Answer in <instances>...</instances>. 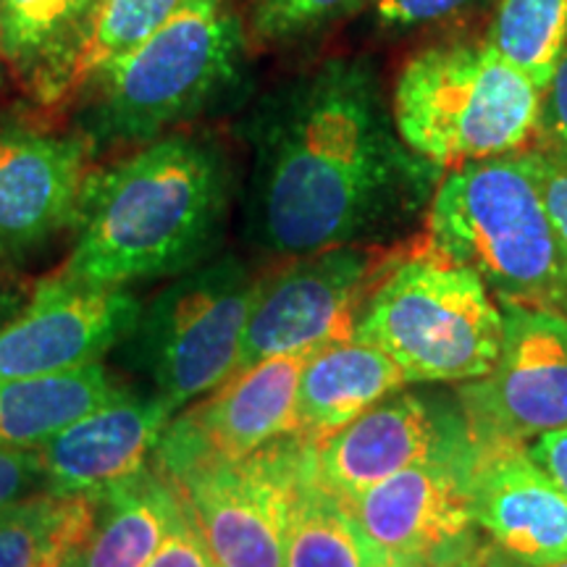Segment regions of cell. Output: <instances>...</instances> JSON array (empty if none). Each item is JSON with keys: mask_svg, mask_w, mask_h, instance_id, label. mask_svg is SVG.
Instances as JSON below:
<instances>
[{"mask_svg": "<svg viewBox=\"0 0 567 567\" xmlns=\"http://www.w3.org/2000/svg\"><path fill=\"white\" fill-rule=\"evenodd\" d=\"M245 237L271 258L379 247L429 213L444 168L400 137L371 55H331L245 118Z\"/></svg>", "mask_w": 567, "mask_h": 567, "instance_id": "6da1fadb", "label": "cell"}, {"mask_svg": "<svg viewBox=\"0 0 567 567\" xmlns=\"http://www.w3.org/2000/svg\"><path fill=\"white\" fill-rule=\"evenodd\" d=\"M234 197L237 168L216 134L182 130L126 151L84 176L61 274L111 289L172 281L216 258Z\"/></svg>", "mask_w": 567, "mask_h": 567, "instance_id": "7a4b0ae2", "label": "cell"}, {"mask_svg": "<svg viewBox=\"0 0 567 567\" xmlns=\"http://www.w3.org/2000/svg\"><path fill=\"white\" fill-rule=\"evenodd\" d=\"M250 32L237 0H197L71 92V132L92 158L134 151L218 116L250 92Z\"/></svg>", "mask_w": 567, "mask_h": 567, "instance_id": "3957f363", "label": "cell"}, {"mask_svg": "<svg viewBox=\"0 0 567 567\" xmlns=\"http://www.w3.org/2000/svg\"><path fill=\"white\" fill-rule=\"evenodd\" d=\"M425 226L431 252L476 274L496 302L567 316V266L530 151L444 172Z\"/></svg>", "mask_w": 567, "mask_h": 567, "instance_id": "277c9868", "label": "cell"}, {"mask_svg": "<svg viewBox=\"0 0 567 567\" xmlns=\"http://www.w3.org/2000/svg\"><path fill=\"white\" fill-rule=\"evenodd\" d=\"M389 103L410 151L450 172L536 140L542 87L486 38L457 40L410 55Z\"/></svg>", "mask_w": 567, "mask_h": 567, "instance_id": "5b68a950", "label": "cell"}, {"mask_svg": "<svg viewBox=\"0 0 567 567\" xmlns=\"http://www.w3.org/2000/svg\"><path fill=\"white\" fill-rule=\"evenodd\" d=\"M502 326L486 284L429 252L400 260L373 284L352 337L386 352L408 384H467L494 368Z\"/></svg>", "mask_w": 567, "mask_h": 567, "instance_id": "8992f818", "label": "cell"}, {"mask_svg": "<svg viewBox=\"0 0 567 567\" xmlns=\"http://www.w3.org/2000/svg\"><path fill=\"white\" fill-rule=\"evenodd\" d=\"M255 287L258 276L239 255L218 252L142 302L116 350L151 379L153 396L172 417L237 371Z\"/></svg>", "mask_w": 567, "mask_h": 567, "instance_id": "52a82bcc", "label": "cell"}, {"mask_svg": "<svg viewBox=\"0 0 567 567\" xmlns=\"http://www.w3.org/2000/svg\"><path fill=\"white\" fill-rule=\"evenodd\" d=\"M313 446L287 434L237 460H197L161 473L193 515L218 567H284L289 507Z\"/></svg>", "mask_w": 567, "mask_h": 567, "instance_id": "ba28073f", "label": "cell"}, {"mask_svg": "<svg viewBox=\"0 0 567 567\" xmlns=\"http://www.w3.org/2000/svg\"><path fill=\"white\" fill-rule=\"evenodd\" d=\"M381 276L384 264L375 247L300 255L258 276L237 371L279 354H310L350 339L354 316Z\"/></svg>", "mask_w": 567, "mask_h": 567, "instance_id": "9c48e42d", "label": "cell"}, {"mask_svg": "<svg viewBox=\"0 0 567 567\" xmlns=\"http://www.w3.org/2000/svg\"><path fill=\"white\" fill-rule=\"evenodd\" d=\"M502 308L499 358L484 379L457 389L476 446L526 442L567 425V316L557 310Z\"/></svg>", "mask_w": 567, "mask_h": 567, "instance_id": "30bf717a", "label": "cell"}, {"mask_svg": "<svg viewBox=\"0 0 567 567\" xmlns=\"http://www.w3.org/2000/svg\"><path fill=\"white\" fill-rule=\"evenodd\" d=\"M90 161L76 132L0 111V264L19 271L74 231Z\"/></svg>", "mask_w": 567, "mask_h": 567, "instance_id": "8fae6325", "label": "cell"}, {"mask_svg": "<svg viewBox=\"0 0 567 567\" xmlns=\"http://www.w3.org/2000/svg\"><path fill=\"white\" fill-rule=\"evenodd\" d=\"M476 455L460 400L394 392L313 452L316 478L342 502L425 463Z\"/></svg>", "mask_w": 567, "mask_h": 567, "instance_id": "7c38bea8", "label": "cell"}, {"mask_svg": "<svg viewBox=\"0 0 567 567\" xmlns=\"http://www.w3.org/2000/svg\"><path fill=\"white\" fill-rule=\"evenodd\" d=\"M476 455L408 467L344 502L375 557L457 567L476 555L478 526L471 502Z\"/></svg>", "mask_w": 567, "mask_h": 567, "instance_id": "4fadbf2b", "label": "cell"}, {"mask_svg": "<svg viewBox=\"0 0 567 567\" xmlns=\"http://www.w3.org/2000/svg\"><path fill=\"white\" fill-rule=\"evenodd\" d=\"M140 308L132 289L45 276L24 310L0 326V384L97 363L130 334Z\"/></svg>", "mask_w": 567, "mask_h": 567, "instance_id": "5bb4252c", "label": "cell"}, {"mask_svg": "<svg viewBox=\"0 0 567 567\" xmlns=\"http://www.w3.org/2000/svg\"><path fill=\"white\" fill-rule=\"evenodd\" d=\"M305 360L308 354H279L231 373L166 425L151 465L174 473L197 460H237L295 434Z\"/></svg>", "mask_w": 567, "mask_h": 567, "instance_id": "9a60e30c", "label": "cell"}, {"mask_svg": "<svg viewBox=\"0 0 567 567\" xmlns=\"http://www.w3.org/2000/svg\"><path fill=\"white\" fill-rule=\"evenodd\" d=\"M168 423L161 400L126 389L38 446L42 492L101 499L153 463Z\"/></svg>", "mask_w": 567, "mask_h": 567, "instance_id": "2e32d148", "label": "cell"}, {"mask_svg": "<svg viewBox=\"0 0 567 567\" xmlns=\"http://www.w3.org/2000/svg\"><path fill=\"white\" fill-rule=\"evenodd\" d=\"M471 502L476 526L507 557L526 565L567 559V496L526 446H476Z\"/></svg>", "mask_w": 567, "mask_h": 567, "instance_id": "e0dca14e", "label": "cell"}, {"mask_svg": "<svg viewBox=\"0 0 567 567\" xmlns=\"http://www.w3.org/2000/svg\"><path fill=\"white\" fill-rule=\"evenodd\" d=\"M105 0H0V51L40 105L71 97L82 80Z\"/></svg>", "mask_w": 567, "mask_h": 567, "instance_id": "ac0fdd59", "label": "cell"}, {"mask_svg": "<svg viewBox=\"0 0 567 567\" xmlns=\"http://www.w3.org/2000/svg\"><path fill=\"white\" fill-rule=\"evenodd\" d=\"M405 384V373L379 347L354 337L326 344L302 365L295 436L323 444Z\"/></svg>", "mask_w": 567, "mask_h": 567, "instance_id": "d6986e66", "label": "cell"}, {"mask_svg": "<svg viewBox=\"0 0 567 567\" xmlns=\"http://www.w3.org/2000/svg\"><path fill=\"white\" fill-rule=\"evenodd\" d=\"M182 513V496L147 465L97 502L87 542L69 551V567H147Z\"/></svg>", "mask_w": 567, "mask_h": 567, "instance_id": "ffe728a7", "label": "cell"}, {"mask_svg": "<svg viewBox=\"0 0 567 567\" xmlns=\"http://www.w3.org/2000/svg\"><path fill=\"white\" fill-rule=\"evenodd\" d=\"M126 384L101 360L61 373L0 384V444L38 450L80 417L109 405Z\"/></svg>", "mask_w": 567, "mask_h": 567, "instance_id": "44dd1931", "label": "cell"}, {"mask_svg": "<svg viewBox=\"0 0 567 567\" xmlns=\"http://www.w3.org/2000/svg\"><path fill=\"white\" fill-rule=\"evenodd\" d=\"M375 559L350 507L316 478L310 460L289 507L284 567H373Z\"/></svg>", "mask_w": 567, "mask_h": 567, "instance_id": "7402d4cb", "label": "cell"}, {"mask_svg": "<svg viewBox=\"0 0 567 567\" xmlns=\"http://www.w3.org/2000/svg\"><path fill=\"white\" fill-rule=\"evenodd\" d=\"M92 496L38 492L0 513V567H32L55 544L76 549L97 517Z\"/></svg>", "mask_w": 567, "mask_h": 567, "instance_id": "603a6c76", "label": "cell"}, {"mask_svg": "<svg viewBox=\"0 0 567 567\" xmlns=\"http://www.w3.org/2000/svg\"><path fill=\"white\" fill-rule=\"evenodd\" d=\"M486 40L544 90L567 48V0H496Z\"/></svg>", "mask_w": 567, "mask_h": 567, "instance_id": "cb8c5ba5", "label": "cell"}, {"mask_svg": "<svg viewBox=\"0 0 567 567\" xmlns=\"http://www.w3.org/2000/svg\"><path fill=\"white\" fill-rule=\"evenodd\" d=\"M373 0H239L250 40L292 51L368 11Z\"/></svg>", "mask_w": 567, "mask_h": 567, "instance_id": "d4e9b609", "label": "cell"}, {"mask_svg": "<svg viewBox=\"0 0 567 567\" xmlns=\"http://www.w3.org/2000/svg\"><path fill=\"white\" fill-rule=\"evenodd\" d=\"M193 3L197 0H105L82 76L151 40Z\"/></svg>", "mask_w": 567, "mask_h": 567, "instance_id": "484cf974", "label": "cell"}, {"mask_svg": "<svg viewBox=\"0 0 567 567\" xmlns=\"http://www.w3.org/2000/svg\"><path fill=\"white\" fill-rule=\"evenodd\" d=\"M481 0H373L368 6V24L375 34L402 38L463 17Z\"/></svg>", "mask_w": 567, "mask_h": 567, "instance_id": "4316f807", "label": "cell"}, {"mask_svg": "<svg viewBox=\"0 0 567 567\" xmlns=\"http://www.w3.org/2000/svg\"><path fill=\"white\" fill-rule=\"evenodd\" d=\"M536 142V151L567 166V48L542 90Z\"/></svg>", "mask_w": 567, "mask_h": 567, "instance_id": "83f0119b", "label": "cell"}, {"mask_svg": "<svg viewBox=\"0 0 567 567\" xmlns=\"http://www.w3.org/2000/svg\"><path fill=\"white\" fill-rule=\"evenodd\" d=\"M38 492H42L40 452L0 444V513Z\"/></svg>", "mask_w": 567, "mask_h": 567, "instance_id": "f1b7e54d", "label": "cell"}, {"mask_svg": "<svg viewBox=\"0 0 567 567\" xmlns=\"http://www.w3.org/2000/svg\"><path fill=\"white\" fill-rule=\"evenodd\" d=\"M147 567H218L213 563L208 547H205L200 530H197L193 515L182 502V513L168 530L166 542L155 551Z\"/></svg>", "mask_w": 567, "mask_h": 567, "instance_id": "f546056e", "label": "cell"}, {"mask_svg": "<svg viewBox=\"0 0 567 567\" xmlns=\"http://www.w3.org/2000/svg\"><path fill=\"white\" fill-rule=\"evenodd\" d=\"M530 153H534L538 182H542L544 197H547V208L551 213V221H555L557 239L567 266V166L551 158V155L536 151V147Z\"/></svg>", "mask_w": 567, "mask_h": 567, "instance_id": "4dcf8cb0", "label": "cell"}, {"mask_svg": "<svg viewBox=\"0 0 567 567\" xmlns=\"http://www.w3.org/2000/svg\"><path fill=\"white\" fill-rule=\"evenodd\" d=\"M526 452L551 478V484L567 496V425L530 439Z\"/></svg>", "mask_w": 567, "mask_h": 567, "instance_id": "1f68e13d", "label": "cell"}, {"mask_svg": "<svg viewBox=\"0 0 567 567\" xmlns=\"http://www.w3.org/2000/svg\"><path fill=\"white\" fill-rule=\"evenodd\" d=\"M32 284L17 268L0 264V326L13 321L32 297Z\"/></svg>", "mask_w": 567, "mask_h": 567, "instance_id": "d6a6232c", "label": "cell"}, {"mask_svg": "<svg viewBox=\"0 0 567 567\" xmlns=\"http://www.w3.org/2000/svg\"><path fill=\"white\" fill-rule=\"evenodd\" d=\"M457 567H513V557L505 555V559H502L499 555H494L492 549L481 547L476 555H471L465 563H460Z\"/></svg>", "mask_w": 567, "mask_h": 567, "instance_id": "836d02e7", "label": "cell"}, {"mask_svg": "<svg viewBox=\"0 0 567 567\" xmlns=\"http://www.w3.org/2000/svg\"><path fill=\"white\" fill-rule=\"evenodd\" d=\"M69 551L71 549L63 547V544H55L32 567H69Z\"/></svg>", "mask_w": 567, "mask_h": 567, "instance_id": "e575fe53", "label": "cell"}, {"mask_svg": "<svg viewBox=\"0 0 567 567\" xmlns=\"http://www.w3.org/2000/svg\"><path fill=\"white\" fill-rule=\"evenodd\" d=\"M373 567H429L423 563H415V559H402V557H379Z\"/></svg>", "mask_w": 567, "mask_h": 567, "instance_id": "d590c367", "label": "cell"}, {"mask_svg": "<svg viewBox=\"0 0 567 567\" xmlns=\"http://www.w3.org/2000/svg\"><path fill=\"white\" fill-rule=\"evenodd\" d=\"M6 74H9V69H6V61H3V51H0V84H3Z\"/></svg>", "mask_w": 567, "mask_h": 567, "instance_id": "8d00e7d4", "label": "cell"}]
</instances>
